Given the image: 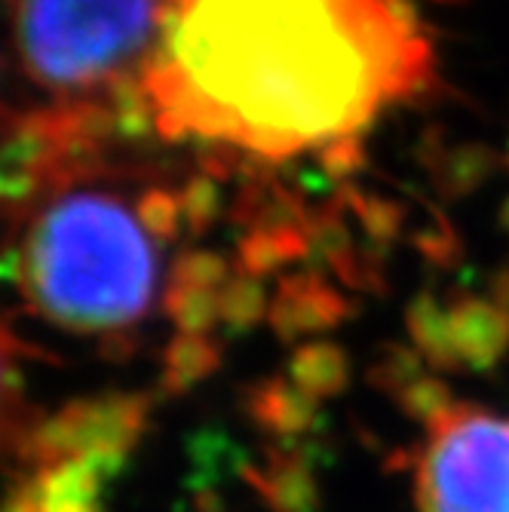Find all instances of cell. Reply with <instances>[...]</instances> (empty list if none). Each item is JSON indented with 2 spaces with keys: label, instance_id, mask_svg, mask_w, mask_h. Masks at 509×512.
Here are the masks:
<instances>
[{
  "label": "cell",
  "instance_id": "cell-1",
  "mask_svg": "<svg viewBox=\"0 0 509 512\" xmlns=\"http://www.w3.org/2000/svg\"><path fill=\"white\" fill-rule=\"evenodd\" d=\"M163 142L286 163L439 86L427 31L387 0H163L138 68Z\"/></svg>",
  "mask_w": 509,
  "mask_h": 512
},
{
  "label": "cell",
  "instance_id": "cell-2",
  "mask_svg": "<svg viewBox=\"0 0 509 512\" xmlns=\"http://www.w3.org/2000/svg\"><path fill=\"white\" fill-rule=\"evenodd\" d=\"M16 286L50 325L126 338L157 301V240L114 191L86 184L56 191L34 206L19 234Z\"/></svg>",
  "mask_w": 509,
  "mask_h": 512
},
{
  "label": "cell",
  "instance_id": "cell-3",
  "mask_svg": "<svg viewBox=\"0 0 509 512\" xmlns=\"http://www.w3.org/2000/svg\"><path fill=\"white\" fill-rule=\"evenodd\" d=\"M160 28L163 0H19L13 19L22 71L56 99L96 96L132 74Z\"/></svg>",
  "mask_w": 509,
  "mask_h": 512
},
{
  "label": "cell",
  "instance_id": "cell-4",
  "mask_svg": "<svg viewBox=\"0 0 509 512\" xmlns=\"http://www.w3.org/2000/svg\"><path fill=\"white\" fill-rule=\"evenodd\" d=\"M418 512H509V417L457 402L414 445Z\"/></svg>",
  "mask_w": 509,
  "mask_h": 512
},
{
  "label": "cell",
  "instance_id": "cell-5",
  "mask_svg": "<svg viewBox=\"0 0 509 512\" xmlns=\"http://www.w3.org/2000/svg\"><path fill=\"white\" fill-rule=\"evenodd\" d=\"M359 304L341 292L329 276L313 270H292L283 273L270 295L267 325L283 344H304L316 341L319 335H329L350 319H356Z\"/></svg>",
  "mask_w": 509,
  "mask_h": 512
},
{
  "label": "cell",
  "instance_id": "cell-6",
  "mask_svg": "<svg viewBox=\"0 0 509 512\" xmlns=\"http://www.w3.org/2000/svg\"><path fill=\"white\" fill-rule=\"evenodd\" d=\"M240 411L264 442H301L326 433V411L289 375H264L240 390Z\"/></svg>",
  "mask_w": 509,
  "mask_h": 512
},
{
  "label": "cell",
  "instance_id": "cell-7",
  "mask_svg": "<svg viewBox=\"0 0 509 512\" xmlns=\"http://www.w3.org/2000/svg\"><path fill=\"white\" fill-rule=\"evenodd\" d=\"M240 479L258 497L267 512H322V497L316 470L301 457L292 442H264L261 454L246 463Z\"/></svg>",
  "mask_w": 509,
  "mask_h": 512
},
{
  "label": "cell",
  "instance_id": "cell-8",
  "mask_svg": "<svg viewBox=\"0 0 509 512\" xmlns=\"http://www.w3.org/2000/svg\"><path fill=\"white\" fill-rule=\"evenodd\" d=\"M34 356L37 350L0 313V463L31 451L40 436V414L25 384V362Z\"/></svg>",
  "mask_w": 509,
  "mask_h": 512
},
{
  "label": "cell",
  "instance_id": "cell-9",
  "mask_svg": "<svg viewBox=\"0 0 509 512\" xmlns=\"http://www.w3.org/2000/svg\"><path fill=\"white\" fill-rule=\"evenodd\" d=\"M448 310L460 371L491 375L509 353V316L491 298L467 292L454 295Z\"/></svg>",
  "mask_w": 509,
  "mask_h": 512
},
{
  "label": "cell",
  "instance_id": "cell-10",
  "mask_svg": "<svg viewBox=\"0 0 509 512\" xmlns=\"http://www.w3.org/2000/svg\"><path fill=\"white\" fill-rule=\"evenodd\" d=\"M424 172L433 191L445 203H464L479 194L485 184L500 172L503 157L488 142H442V138H424Z\"/></svg>",
  "mask_w": 509,
  "mask_h": 512
},
{
  "label": "cell",
  "instance_id": "cell-11",
  "mask_svg": "<svg viewBox=\"0 0 509 512\" xmlns=\"http://www.w3.org/2000/svg\"><path fill=\"white\" fill-rule=\"evenodd\" d=\"M286 375L313 399L326 402L347 393L353 381V359L350 353L329 338H316L292 347L286 359Z\"/></svg>",
  "mask_w": 509,
  "mask_h": 512
},
{
  "label": "cell",
  "instance_id": "cell-12",
  "mask_svg": "<svg viewBox=\"0 0 509 512\" xmlns=\"http://www.w3.org/2000/svg\"><path fill=\"white\" fill-rule=\"evenodd\" d=\"M332 200L359 224L362 243L368 249H375L381 255H393L396 243L405 234V224H408V212L402 203H396L378 191H365L359 184H341V188H335Z\"/></svg>",
  "mask_w": 509,
  "mask_h": 512
},
{
  "label": "cell",
  "instance_id": "cell-13",
  "mask_svg": "<svg viewBox=\"0 0 509 512\" xmlns=\"http://www.w3.org/2000/svg\"><path fill=\"white\" fill-rule=\"evenodd\" d=\"M405 332L433 371H460L451 335V310L433 289L414 292L405 304Z\"/></svg>",
  "mask_w": 509,
  "mask_h": 512
},
{
  "label": "cell",
  "instance_id": "cell-14",
  "mask_svg": "<svg viewBox=\"0 0 509 512\" xmlns=\"http://www.w3.org/2000/svg\"><path fill=\"white\" fill-rule=\"evenodd\" d=\"M304 237H307V270L322 273V276H341L347 270V264L356 258L359 252V240L353 237L350 230V215L329 200V206H319L313 209L307 227H304Z\"/></svg>",
  "mask_w": 509,
  "mask_h": 512
},
{
  "label": "cell",
  "instance_id": "cell-15",
  "mask_svg": "<svg viewBox=\"0 0 509 512\" xmlns=\"http://www.w3.org/2000/svg\"><path fill=\"white\" fill-rule=\"evenodd\" d=\"M224 362V347L212 335H175L163 350V390L169 396L188 393L209 381Z\"/></svg>",
  "mask_w": 509,
  "mask_h": 512
},
{
  "label": "cell",
  "instance_id": "cell-16",
  "mask_svg": "<svg viewBox=\"0 0 509 512\" xmlns=\"http://www.w3.org/2000/svg\"><path fill=\"white\" fill-rule=\"evenodd\" d=\"M307 261V237L304 230H243L237 243V270L267 279L289 270L292 264Z\"/></svg>",
  "mask_w": 509,
  "mask_h": 512
},
{
  "label": "cell",
  "instance_id": "cell-17",
  "mask_svg": "<svg viewBox=\"0 0 509 512\" xmlns=\"http://www.w3.org/2000/svg\"><path fill=\"white\" fill-rule=\"evenodd\" d=\"M221 329L230 338H243L255 332L261 322H267L270 313V295L264 279L249 273H234L221 289Z\"/></svg>",
  "mask_w": 509,
  "mask_h": 512
},
{
  "label": "cell",
  "instance_id": "cell-18",
  "mask_svg": "<svg viewBox=\"0 0 509 512\" xmlns=\"http://www.w3.org/2000/svg\"><path fill=\"white\" fill-rule=\"evenodd\" d=\"M191 457L197 463L194 488L203 491L215 488L227 476H240L252 460V451L224 430H203L191 439Z\"/></svg>",
  "mask_w": 509,
  "mask_h": 512
},
{
  "label": "cell",
  "instance_id": "cell-19",
  "mask_svg": "<svg viewBox=\"0 0 509 512\" xmlns=\"http://www.w3.org/2000/svg\"><path fill=\"white\" fill-rule=\"evenodd\" d=\"M427 375V359L411 344L381 341L372 350V362L365 365V384L381 396L396 399L405 387Z\"/></svg>",
  "mask_w": 509,
  "mask_h": 512
},
{
  "label": "cell",
  "instance_id": "cell-20",
  "mask_svg": "<svg viewBox=\"0 0 509 512\" xmlns=\"http://www.w3.org/2000/svg\"><path fill=\"white\" fill-rule=\"evenodd\" d=\"M221 292L200 286H178L166 283L163 313L181 335H209L221 325Z\"/></svg>",
  "mask_w": 509,
  "mask_h": 512
},
{
  "label": "cell",
  "instance_id": "cell-21",
  "mask_svg": "<svg viewBox=\"0 0 509 512\" xmlns=\"http://www.w3.org/2000/svg\"><path fill=\"white\" fill-rule=\"evenodd\" d=\"M414 252L424 258V264L436 267V270H454L457 264H464V237H460V230L454 227V221L439 209L433 206L427 224L414 227L408 234Z\"/></svg>",
  "mask_w": 509,
  "mask_h": 512
},
{
  "label": "cell",
  "instance_id": "cell-22",
  "mask_svg": "<svg viewBox=\"0 0 509 512\" xmlns=\"http://www.w3.org/2000/svg\"><path fill=\"white\" fill-rule=\"evenodd\" d=\"M393 402L402 411V417H408L411 424H418L424 430L436 427L442 417L457 405L451 384L445 378H439V375L418 378L411 387H405Z\"/></svg>",
  "mask_w": 509,
  "mask_h": 512
},
{
  "label": "cell",
  "instance_id": "cell-23",
  "mask_svg": "<svg viewBox=\"0 0 509 512\" xmlns=\"http://www.w3.org/2000/svg\"><path fill=\"white\" fill-rule=\"evenodd\" d=\"M181 197V212H184V234L188 237H203L215 227V221L224 212V197H221V181L197 172L178 188Z\"/></svg>",
  "mask_w": 509,
  "mask_h": 512
},
{
  "label": "cell",
  "instance_id": "cell-24",
  "mask_svg": "<svg viewBox=\"0 0 509 512\" xmlns=\"http://www.w3.org/2000/svg\"><path fill=\"white\" fill-rule=\"evenodd\" d=\"M234 267L237 264H230V258H224L221 252H212V249H188V252H181L172 261L166 283L200 286V289L221 292L227 286V279L234 276Z\"/></svg>",
  "mask_w": 509,
  "mask_h": 512
},
{
  "label": "cell",
  "instance_id": "cell-25",
  "mask_svg": "<svg viewBox=\"0 0 509 512\" xmlns=\"http://www.w3.org/2000/svg\"><path fill=\"white\" fill-rule=\"evenodd\" d=\"M135 212L148 227V234L157 243H172L184 234V212H181V197L172 188L154 184L142 197L135 200Z\"/></svg>",
  "mask_w": 509,
  "mask_h": 512
},
{
  "label": "cell",
  "instance_id": "cell-26",
  "mask_svg": "<svg viewBox=\"0 0 509 512\" xmlns=\"http://www.w3.org/2000/svg\"><path fill=\"white\" fill-rule=\"evenodd\" d=\"M368 166V151L362 142V132L356 135H338L322 148H316V169L326 175L335 188L353 184V178Z\"/></svg>",
  "mask_w": 509,
  "mask_h": 512
},
{
  "label": "cell",
  "instance_id": "cell-27",
  "mask_svg": "<svg viewBox=\"0 0 509 512\" xmlns=\"http://www.w3.org/2000/svg\"><path fill=\"white\" fill-rule=\"evenodd\" d=\"M488 292H491V301L509 316V258L497 267V273L491 276V286H488Z\"/></svg>",
  "mask_w": 509,
  "mask_h": 512
},
{
  "label": "cell",
  "instance_id": "cell-28",
  "mask_svg": "<svg viewBox=\"0 0 509 512\" xmlns=\"http://www.w3.org/2000/svg\"><path fill=\"white\" fill-rule=\"evenodd\" d=\"M497 227L509 237V197H506V200L500 203V209H497Z\"/></svg>",
  "mask_w": 509,
  "mask_h": 512
},
{
  "label": "cell",
  "instance_id": "cell-29",
  "mask_svg": "<svg viewBox=\"0 0 509 512\" xmlns=\"http://www.w3.org/2000/svg\"><path fill=\"white\" fill-rule=\"evenodd\" d=\"M500 157H503V166L509 169V135H506V145L500 148Z\"/></svg>",
  "mask_w": 509,
  "mask_h": 512
},
{
  "label": "cell",
  "instance_id": "cell-30",
  "mask_svg": "<svg viewBox=\"0 0 509 512\" xmlns=\"http://www.w3.org/2000/svg\"><path fill=\"white\" fill-rule=\"evenodd\" d=\"M436 4H457V0H436Z\"/></svg>",
  "mask_w": 509,
  "mask_h": 512
}]
</instances>
